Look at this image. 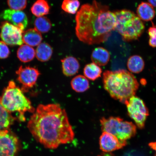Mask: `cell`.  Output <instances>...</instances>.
I'll use <instances>...</instances> for the list:
<instances>
[{
    "instance_id": "obj_19",
    "label": "cell",
    "mask_w": 156,
    "mask_h": 156,
    "mask_svg": "<svg viewBox=\"0 0 156 156\" xmlns=\"http://www.w3.org/2000/svg\"><path fill=\"white\" fill-rule=\"evenodd\" d=\"M16 119L6 110L2 105L0 97V130L9 129Z\"/></svg>"
},
{
    "instance_id": "obj_8",
    "label": "cell",
    "mask_w": 156,
    "mask_h": 156,
    "mask_svg": "<svg viewBox=\"0 0 156 156\" xmlns=\"http://www.w3.org/2000/svg\"><path fill=\"white\" fill-rule=\"evenodd\" d=\"M17 136L9 129L0 130V156H15L19 151Z\"/></svg>"
},
{
    "instance_id": "obj_5",
    "label": "cell",
    "mask_w": 156,
    "mask_h": 156,
    "mask_svg": "<svg viewBox=\"0 0 156 156\" xmlns=\"http://www.w3.org/2000/svg\"><path fill=\"white\" fill-rule=\"evenodd\" d=\"M116 18L115 30L126 41L137 40L145 30L144 23L133 12L122 9L114 12Z\"/></svg>"
},
{
    "instance_id": "obj_27",
    "label": "cell",
    "mask_w": 156,
    "mask_h": 156,
    "mask_svg": "<svg viewBox=\"0 0 156 156\" xmlns=\"http://www.w3.org/2000/svg\"><path fill=\"white\" fill-rule=\"evenodd\" d=\"M149 36V45L153 48H156V27H150L148 30Z\"/></svg>"
},
{
    "instance_id": "obj_7",
    "label": "cell",
    "mask_w": 156,
    "mask_h": 156,
    "mask_svg": "<svg viewBox=\"0 0 156 156\" xmlns=\"http://www.w3.org/2000/svg\"><path fill=\"white\" fill-rule=\"evenodd\" d=\"M125 104L127 108L129 116L133 120L138 128L143 129L149 115V110L143 101L134 95Z\"/></svg>"
},
{
    "instance_id": "obj_14",
    "label": "cell",
    "mask_w": 156,
    "mask_h": 156,
    "mask_svg": "<svg viewBox=\"0 0 156 156\" xmlns=\"http://www.w3.org/2000/svg\"><path fill=\"white\" fill-rule=\"evenodd\" d=\"M91 58L93 63L98 66H105L110 61V54L106 49L98 47L93 50Z\"/></svg>"
},
{
    "instance_id": "obj_4",
    "label": "cell",
    "mask_w": 156,
    "mask_h": 156,
    "mask_svg": "<svg viewBox=\"0 0 156 156\" xmlns=\"http://www.w3.org/2000/svg\"><path fill=\"white\" fill-rule=\"evenodd\" d=\"M1 99L2 105L8 112L19 113V119L21 121L25 120V112H35L30 101L13 81H10L8 85L4 90Z\"/></svg>"
},
{
    "instance_id": "obj_25",
    "label": "cell",
    "mask_w": 156,
    "mask_h": 156,
    "mask_svg": "<svg viewBox=\"0 0 156 156\" xmlns=\"http://www.w3.org/2000/svg\"><path fill=\"white\" fill-rule=\"evenodd\" d=\"M80 6L79 0H64L62 8L66 12L75 14Z\"/></svg>"
},
{
    "instance_id": "obj_17",
    "label": "cell",
    "mask_w": 156,
    "mask_h": 156,
    "mask_svg": "<svg viewBox=\"0 0 156 156\" xmlns=\"http://www.w3.org/2000/svg\"><path fill=\"white\" fill-rule=\"evenodd\" d=\"M35 52L36 57L39 61L46 62L51 58L53 54V49L48 44L42 43L38 45Z\"/></svg>"
},
{
    "instance_id": "obj_22",
    "label": "cell",
    "mask_w": 156,
    "mask_h": 156,
    "mask_svg": "<svg viewBox=\"0 0 156 156\" xmlns=\"http://www.w3.org/2000/svg\"><path fill=\"white\" fill-rule=\"evenodd\" d=\"M72 88L76 92L83 93L89 88V83L84 76L79 75L75 77L71 81Z\"/></svg>"
},
{
    "instance_id": "obj_26",
    "label": "cell",
    "mask_w": 156,
    "mask_h": 156,
    "mask_svg": "<svg viewBox=\"0 0 156 156\" xmlns=\"http://www.w3.org/2000/svg\"><path fill=\"white\" fill-rule=\"evenodd\" d=\"M7 4L11 9L22 11L27 7V0H7Z\"/></svg>"
},
{
    "instance_id": "obj_21",
    "label": "cell",
    "mask_w": 156,
    "mask_h": 156,
    "mask_svg": "<svg viewBox=\"0 0 156 156\" xmlns=\"http://www.w3.org/2000/svg\"><path fill=\"white\" fill-rule=\"evenodd\" d=\"M50 7L46 0H37L31 8V12L37 17H42L50 13Z\"/></svg>"
},
{
    "instance_id": "obj_15",
    "label": "cell",
    "mask_w": 156,
    "mask_h": 156,
    "mask_svg": "<svg viewBox=\"0 0 156 156\" xmlns=\"http://www.w3.org/2000/svg\"><path fill=\"white\" fill-rule=\"evenodd\" d=\"M42 39L41 34L35 28L28 29L23 33V43L31 47L38 46Z\"/></svg>"
},
{
    "instance_id": "obj_9",
    "label": "cell",
    "mask_w": 156,
    "mask_h": 156,
    "mask_svg": "<svg viewBox=\"0 0 156 156\" xmlns=\"http://www.w3.org/2000/svg\"><path fill=\"white\" fill-rule=\"evenodd\" d=\"M0 38L10 46L21 45L23 43V32L20 29L7 21H4L1 26Z\"/></svg>"
},
{
    "instance_id": "obj_20",
    "label": "cell",
    "mask_w": 156,
    "mask_h": 156,
    "mask_svg": "<svg viewBox=\"0 0 156 156\" xmlns=\"http://www.w3.org/2000/svg\"><path fill=\"white\" fill-rule=\"evenodd\" d=\"M145 62L141 56L134 55L128 58L127 67L129 71L134 73H139L145 67Z\"/></svg>"
},
{
    "instance_id": "obj_1",
    "label": "cell",
    "mask_w": 156,
    "mask_h": 156,
    "mask_svg": "<svg viewBox=\"0 0 156 156\" xmlns=\"http://www.w3.org/2000/svg\"><path fill=\"white\" fill-rule=\"evenodd\" d=\"M27 126L37 141L49 149L71 143L75 137L67 113L58 104L39 105Z\"/></svg>"
},
{
    "instance_id": "obj_18",
    "label": "cell",
    "mask_w": 156,
    "mask_h": 156,
    "mask_svg": "<svg viewBox=\"0 0 156 156\" xmlns=\"http://www.w3.org/2000/svg\"><path fill=\"white\" fill-rule=\"evenodd\" d=\"M17 55L21 62L27 63L34 59L36 56V52L32 47L27 44H22L17 50Z\"/></svg>"
},
{
    "instance_id": "obj_32",
    "label": "cell",
    "mask_w": 156,
    "mask_h": 156,
    "mask_svg": "<svg viewBox=\"0 0 156 156\" xmlns=\"http://www.w3.org/2000/svg\"></svg>"
},
{
    "instance_id": "obj_16",
    "label": "cell",
    "mask_w": 156,
    "mask_h": 156,
    "mask_svg": "<svg viewBox=\"0 0 156 156\" xmlns=\"http://www.w3.org/2000/svg\"><path fill=\"white\" fill-rule=\"evenodd\" d=\"M137 16L142 20L149 21L154 18L155 12L152 6L146 2H142L136 9Z\"/></svg>"
},
{
    "instance_id": "obj_13",
    "label": "cell",
    "mask_w": 156,
    "mask_h": 156,
    "mask_svg": "<svg viewBox=\"0 0 156 156\" xmlns=\"http://www.w3.org/2000/svg\"><path fill=\"white\" fill-rule=\"evenodd\" d=\"M62 71L67 76H72L78 73L80 65L78 60L73 56H70L61 60Z\"/></svg>"
},
{
    "instance_id": "obj_6",
    "label": "cell",
    "mask_w": 156,
    "mask_h": 156,
    "mask_svg": "<svg viewBox=\"0 0 156 156\" xmlns=\"http://www.w3.org/2000/svg\"><path fill=\"white\" fill-rule=\"evenodd\" d=\"M101 129L115 136L120 141L126 142V140L135 136L136 126L132 122L124 121L117 117H103L100 120Z\"/></svg>"
},
{
    "instance_id": "obj_28",
    "label": "cell",
    "mask_w": 156,
    "mask_h": 156,
    "mask_svg": "<svg viewBox=\"0 0 156 156\" xmlns=\"http://www.w3.org/2000/svg\"><path fill=\"white\" fill-rule=\"evenodd\" d=\"M10 51L7 45L3 41H0V58L5 59L9 57Z\"/></svg>"
},
{
    "instance_id": "obj_31",
    "label": "cell",
    "mask_w": 156,
    "mask_h": 156,
    "mask_svg": "<svg viewBox=\"0 0 156 156\" xmlns=\"http://www.w3.org/2000/svg\"><path fill=\"white\" fill-rule=\"evenodd\" d=\"M98 156H113L112 154L110 153L98 155Z\"/></svg>"
},
{
    "instance_id": "obj_29",
    "label": "cell",
    "mask_w": 156,
    "mask_h": 156,
    "mask_svg": "<svg viewBox=\"0 0 156 156\" xmlns=\"http://www.w3.org/2000/svg\"><path fill=\"white\" fill-rule=\"evenodd\" d=\"M149 145L151 149L155 151V154L154 156H156V141L151 142L149 144Z\"/></svg>"
},
{
    "instance_id": "obj_2",
    "label": "cell",
    "mask_w": 156,
    "mask_h": 156,
    "mask_svg": "<svg viewBox=\"0 0 156 156\" xmlns=\"http://www.w3.org/2000/svg\"><path fill=\"white\" fill-rule=\"evenodd\" d=\"M76 34L81 41L89 45L106 42L115 30L116 18L108 6L96 0L82 6L76 16Z\"/></svg>"
},
{
    "instance_id": "obj_10",
    "label": "cell",
    "mask_w": 156,
    "mask_h": 156,
    "mask_svg": "<svg viewBox=\"0 0 156 156\" xmlns=\"http://www.w3.org/2000/svg\"><path fill=\"white\" fill-rule=\"evenodd\" d=\"M16 73L18 76L17 80L22 85L21 89L23 92H27L34 86L40 75V72L36 68L22 66L20 67Z\"/></svg>"
},
{
    "instance_id": "obj_23",
    "label": "cell",
    "mask_w": 156,
    "mask_h": 156,
    "mask_svg": "<svg viewBox=\"0 0 156 156\" xmlns=\"http://www.w3.org/2000/svg\"><path fill=\"white\" fill-rule=\"evenodd\" d=\"M102 70L98 66L92 63L87 64L83 69L85 77L92 81H95L101 77Z\"/></svg>"
},
{
    "instance_id": "obj_11",
    "label": "cell",
    "mask_w": 156,
    "mask_h": 156,
    "mask_svg": "<svg viewBox=\"0 0 156 156\" xmlns=\"http://www.w3.org/2000/svg\"><path fill=\"white\" fill-rule=\"evenodd\" d=\"M0 18L15 25L23 32L28 26V17L26 14L21 11L5 9L0 15Z\"/></svg>"
},
{
    "instance_id": "obj_30",
    "label": "cell",
    "mask_w": 156,
    "mask_h": 156,
    "mask_svg": "<svg viewBox=\"0 0 156 156\" xmlns=\"http://www.w3.org/2000/svg\"><path fill=\"white\" fill-rule=\"evenodd\" d=\"M149 3L152 6L156 7V0H147Z\"/></svg>"
},
{
    "instance_id": "obj_12",
    "label": "cell",
    "mask_w": 156,
    "mask_h": 156,
    "mask_svg": "<svg viewBox=\"0 0 156 156\" xmlns=\"http://www.w3.org/2000/svg\"><path fill=\"white\" fill-rule=\"evenodd\" d=\"M99 143L101 150L105 153L122 149L127 144L126 142H121L115 136L106 132H103L101 134Z\"/></svg>"
},
{
    "instance_id": "obj_24",
    "label": "cell",
    "mask_w": 156,
    "mask_h": 156,
    "mask_svg": "<svg viewBox=\"0 0 156 156\" xmlns=\"http://www.w3.org/2000/svg\"><path fill=\"white\" fill-rule=\"evenodd\" d=\"M35 28L40 33H46L51 29V22L47 17L44 16L38 17L35 20Z\"/></svg>"
},
{
    "instance_id": "obj_3",
    "label": "cell",
    "mask_w": 156,
    "mask_h": 156,
    "mask_svg": "<svg viewBox=\"0 0 156 156\" xmlns=\"http://www.w3.org/2000/svg\"><path fill=\"white\" fill-rule=\"evenodd\" d=\"M103 81L105 90L110 96L124 104L135 95L139 86L135 76L124 69L105 72Z\"/></svg>"
}]
</instances>
